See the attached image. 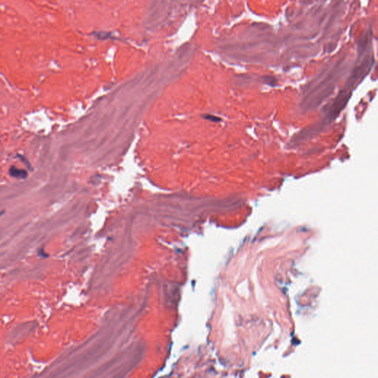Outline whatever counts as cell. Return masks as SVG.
Segmentation results:
<instances>
[{
    "instance_id": "cell-1",
    "label": "cell",
    "mask_w": 378,
    "mask_h": 378,
    "mask_svg": "<svg viewBox=\"0 0 378 378\" xmlns=\"http://www.w3.org/2000/svg\"><path fill=\"white\" fill-rule=\"evenodd\" d=\"M344 70L345 66L343 60H341L339 64H336L332 70H330L331 72L329 75L325 77V79L306 96V98L303 100L305 108L313 109L321 104L323 100L326 99L334 90L336 81L340 79L339 76L344 72Z\"/></svg>"
},
{
    "instance_id": "cell-2",
    "label": "cell",
    "mask_w": 378,
    "mask_h": 378,
    "mask_svg": "<svg viewBox=\"0 0 378 378\" xmlns=\"http://www.w3.org/2000/svg\"><path fill=\"white\" fill-rule=\"evenodd\" d=\"M9 172H10V174L12 177L18 178V179H25L28 177V172L26 171L17 168L15 166L10 167Z\"/></svg>"
},
{
    "instance_id": "cell-3",
    "label": "cell",
    "mask_w": 378,
    "mask_h": 378,
    "mask_svg": "<svg viewBox=\"0 0 378 378\" xmlns=\"http://www.w3.org/2000/svg\"><path fill=\"white\" fill-rule=\"evenodd\" d=\"M262 79L263 81H264V83L270 85V86L271 87H274L277 84V81H276V79L274 77H271V76H264V77L262 78Z\"/></svg>"
},
{
    "instance_id": "cell-4",
    "label": "cell",
    "mask_w": 378,
    "mask_h": 378,
    "mask_svg": "<svg viewBox=\"0 0 378 378\" xmlns=\"http://www.w3.org/2000/svg\"><path fill=\"white\" fill-rule=\"evenodd\" d=\"M204 118L205 119L209 120V121H214V122H219V121H221V119L219 118L216 117V116L214 115H210V114H206V115L204 116Z\"/></svg>"
},
{
    "instance_id": "cell-5",
    "label": "cell",
    "mask_w": 378,
    "mask_h": 378,
    "mask_svg": "<svg viewBox=\"0 0 378 378\" xmlns=\"http://www.w3.org/2000/svg\"><path fill=\"white\" fill-rule=\"evenodd\" d=\"M39 256H43V255H44V250H39ZM48 256V255H47V254H44V256Z\"/></svg>"
}]
</instances>
